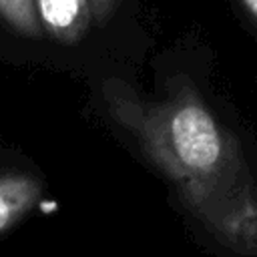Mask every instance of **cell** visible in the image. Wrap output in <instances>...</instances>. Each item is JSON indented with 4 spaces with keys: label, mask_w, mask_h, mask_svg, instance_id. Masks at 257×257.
Wrapping results in <instances>:
<instances>
[{
    "label": "cell",
    "mask_w": 257,
    "mask_h": 257,
    "mask_svg": "<svg viewBox=\"0 0 257 257\" xmlns=\"http://www.w3.org/2000/svg\"><path fill=\"white\" fill-rule=\"evenodd\" d=\"M40 26L58 42H78L90 26L88 0H34Z\"/></svg>",
    "instance_id": "2"
},
{
    "label": "cell",
    "mask_w": 257,
    "mask_h": 257,
    "mask_svg": "<svg viewBox=\"0 0 257 257\" xmlns=\"http://www.w3.org/2000/svg\"><path fill=\"white\" fill-rule=\"evenodd\" d=\"M42 197V185L28 173H0V233L28 215Z\"/></svg>",
    "instance_id": "3"
},
{
    "label": "cell",
    "mask_w": 257,
    "mask_h": 257,
    "mask_svg": "<svg viewBox=\"0 0 257 257\" xmlns=\"http://www.w3.org/2000/svg\"><path fill=\"white\" fill-rule=\"evenodd\" d=\"M112 118L173 185L183 207L227 251L257 257V181L235 135L217 120L195 86L177 82L163 98L104 84Z\"/></svg>",
    "instance_id": "1"
},
{
    "label": "cell",
    "mask_w": 257,
    "mask_h": 257,
    "mask_svg": "<svg viewBox=\"0 0 257 257\" xmlns=\"http://www.w3.org/2000/svg\"><path fill=\"white\" fill-rule=\"evenodd\" d=\"M118 0H88V8H90V18H94L98 24H104L106 18L114 12Z\"/></svg>",
    "instance_id": "5"
},
{
    "label": "cell",
    "mask_w": 257,
    "mask_h": 257,
    "mask_svg": "<svg viewBox=\"0 0 257 257\" xmlns=\"http://www.w3.org/2000/svg\"><path fill=\"white\" fill-rule=\"evenodd\" d=\"M245 8V12L251 16V20L257 24V0H239Z\"/></svg>",
    "instance_id": "6"
},
{
    "label": "cell",
    "mask_w": 257,
    "mask_h": 257,
    "mask_svg": "<svg viewBox=\"0 0 257 257\" xmlns=\"http://www.w3.org/2000/svg\"><path fill=\"white\" fill-rule=\"evenodd\" d=\"M0 16L8 26L24 36H38L40 22L36 16L34 0H0Z\"/></svg>",
    "instance_id": "4"
}]
</instances>
